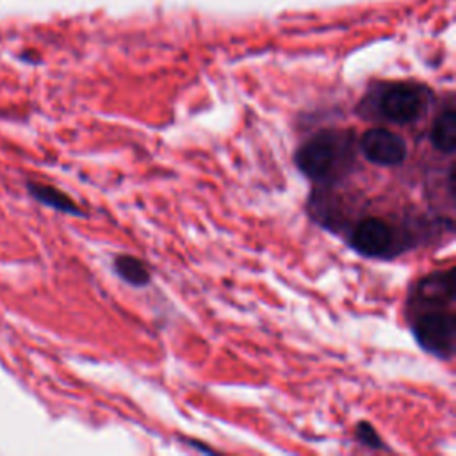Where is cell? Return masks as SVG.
<instances>
[{
    "instance_id": "6da1fadb",
    "label": "cell",
    "mask_w": 456,
    "mask_h": 456,
    "mask_svg": "<svg viewBox=\"0 0 456 456\" xmlns=\"http://www.w3.org/2000/svg\"><path fill=\"white\" fill-rule=\"evenodd\" d=\"M354 146L353 130H321L296 150L294 162L308 180L328 185L351 171Z\"/></svg>"
},
{
    "instance_id": "7a4b0ae2",
    "label": "cell",
    "mask_w": 456,
    "mask_h": 456,
    "mask_svg": "<svg viewBox=\"0 0 456 456\" xmlns=\"http://www.w3.org/2000/svg\"><path fill=\"white\" fill-rule=\"evenodd\" d=\"M349 244L369 258H390L411 248L413 239L383 217H363L349 233Z\"/></svg>"
},
{
    "instance_id": "3957f363",
    "label": "cell",
    "mask_w": 456,
    "mask_h": 456,
    "mask_svg": "<svg viewBox=\"0 0 456 456\" xmlns=\"http://www.w3.org/2000/svg\"><path fill=\"white\" fill-rule=\"evenodd\" d=\"M411 321V333L417 344L440 360H452L456 351V315L452 308L422 310Z\"/></svg>"
},
{
    "instance_id": "277c9868",
    "label": "cell",
    "mask_w": 456,
    "mask_h": 456,
    "mask_svg": "<svg viewBox=\"0 0 456 456\" xmlns=\"http://www.w3.org/2000/svg\"><path fill=\"white\" fill-rule=\"evenodd\" d=\"M433 94L428 87L415 84H388L376 98L378 118L394 125L419 121L431 105Z\"/></svg>"
},
{
    "instance_id": "5b68a950",
    "label": "cell",
    "mask_w": 456,
    "mask_h": 456,
    "mask_svg": "<svg viewBox=\"0 0 456 456\" xmlns=\"http://www.w3.org/2000/svg\"><path fill=\"white\" fill-rule=\"evenodd\" d=\"M454 303V269L435 271L413 283L408 297V312L449 308Z\"/></svg>"
},
{
    "instance_id": "8992f818",
    "label": "cell",
    "mask_w": 456,
    "mask_h": 456,
    "mask_svg": "<svg viewBox=\"0 0 456 456\" xmlns=\"http://www.w3.org/2000/svg\"><path fill=\"white\" fill-rule=\"evenodd\" d=\"M360 151L363 157L381 167H394L406 160L408 144L394 130L388 128H369L360 137Z\"/></svg>"
},
{
    "instance_id": "52a82bcc",
    "label": "cell",
    "mask_w": 456,
    "mask_h": 456,
    "mask_svg": "<svg viewBox=\"0 0 456 456\" xmlns=\"http://www.w3.org/2000/svg\"><path fill=\"white\" fill-rule=\"evenodd\" d=\"M429 141L433 148L440 153L452 155L456 150V110L452 105H447L433 121Z\"/></svg>"
},
{
    "instance_id": "ba28073f",
    "label": "cell",
    "mask_w": 456,
    "mask_h": 456,
    "mask_svg": "<svg viewBox=\"0 0 456 456\" xmlns=\"http://www.w3.org/2000/svg\"><path fill=\"white\" fill-rule=\"evenodd\" d=\"M27 189L39 203H43L53 210L71 214V216H82V210L77 207V203L68 194L59 191L57 187H52L46 183H37V182H28Z\"/></svg>"
},
{
    "instance_id": "9c48e42d",
    "label": "cell",
    "mask_w": 456,
    "mask_h": 456,
    "mask_svg": "<svg viewBox=\"0 0 456 456\" xmlns=\"http://www.w3.org/2000/svg\"><path fill=\"white\" fill-rule=\"evenodd\" d=\"M114 273L132 287H146L151 281L150 269L142 260L132 255H118L112 262Z\"/></svg>"
},
{
    "instance_id": "30bf717a",
    "label": "cell",
    "mask_w": 456,
    "mask_h": 456,
    "mask_svg": "<svg viewBox=\"0 0 456 456\" xmlns=\"http://www.w3.org/2000/svg\"><path fill=\"white\" fill-rule=\"evenodd\" d=\"M354 433H356V438H358V442H360L362 445H365V447H369V449H374V451H383V449H387L385 442L381 440V436L378 435V431L374 429V426H372L370 422H365V420L358 422Z\"/></svg>"
},
{
    "instance_id": "8fae6325",
    "label": "cell",
    "mask_w": 456,
    "mask_h": 456,
    "mask_svg": "<svg viewBox=\"0 0 456 456\" xmlns=\"http://www.w3.org/2000/svg\"><path fill=\"white\" fill-rule=\"evenodd\" d=\"M187 445H192V447H196L198 451H203V452H212L210 447H207V445H203V444H200L196 440H187Z\"/></svg>"
}]
</instances>
